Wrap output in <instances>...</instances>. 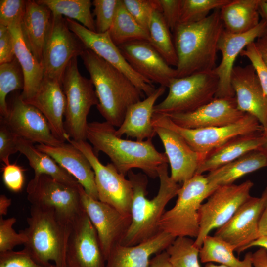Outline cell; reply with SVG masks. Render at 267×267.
<instances>
[{
	"label": "cell",
	"mask_w": 267,
	"mask_h": 267,
	"mask_svg": "<svg viewBox=\"0 0 267 267\" xmlns=\"http://www.w3.org/2000/svg\"><path fill=\"white\" fill-rule=\"evenodd\" d=\"M37 2L47 7L52 14L64 15L81 23L89 30L95 32V20L91 13L90 0H37Z\"/></svg>",
	"instance_id": "cell-37"
},
{
	"label": "cell",
	"mask_w": 267,
	"mask_h": 267,
	"mask_svg": "<svg viewBox=\"0 0 267 267\" xmlns=\"http://www.w3.org/2000/svg\"><path fill=\"white\" fill-rule=\"evenodd\" d=\"M0 267H56L54 264L41 265L25 250L0 253Z\"/></svg>",
	"instance_id": "cell-45"
},
{
	"label": "cell",
	"mask_w": 267,
	"mask_h": 267,
	"mask_svg": "<svg viewBox=\"0 0 267 267\" xmlns=\"http://www.w3.org/2000/svg\"><path fill=\"white\" fill-rule=\"evenodd\" d=\"M253 182L247 180L239 184L218 187L202 203L199 210L200 230L194 240L200 248L204 238L215 229L225 224L251 196Z\"/></svg>",
	"instance_id": "cell-10"
},
{
	"label": "cell",
	"mask_w": 267,
	"mask_h": 267,
	"mask_svg": "<svg viewBox=\"0 0 267 267\" xmlns=\"http://www.w3.org/2000/svg\"><path fill=\"white\" fill-rule=\"evenodd\" d=\"M153 127L165 148L171 178L178 183H182L191 178L204 156L194 151L176 132L162 127Z\"/></svg>",
	"instance_id": "cell-23"
},
{
	"label": "cell",
	"mask_w": 267,
	"mask_h": 267,
	"mask_svg": "<svg viewBox=\"0 0 267 267\" xmlns=\"http://www.w3.org/2000/svg\"><path fill=\"white\" fill-rule=\"evenodd\" d=\"M261 0H230L220 10L224 29L231 33L246 32L260 22Z\"/></svg>",
	"instance_id": "cell-32"
},
{
	"label": "cell",
	"mask_w": 267,
	"mask_h": 267,
	"mask_svg": "<svg viewBox=\"0 0 267 267\" xmlns=\"http://www.w3.org/2000/svg\"><path fill=\"white\" fill-rule=\"evenodd\" d=\"M259 11L262 17L267 24V0H261L259 3Z\"/></svg>",
	"instance_id": "cell-57"
},
{
	"label": "cell",
	"mask_w": 267,
	"mask_h": 267,
	"mask_svg": "<svg viewBox=\"0 0 267 267\" xmlns=\"http://www.w3.org/2000/svg\"><path fill=\"white\" fill-rule=\"evenodd\" d=\"M36 147L71 175L89 196L98 200L94 172L88 158L79 149L69 142L58 146L39 144Z\"/></svg>",
	"instance_id": "cell-25"
},
{
	"label": "cell",
	"mask_w": 267,
	"mask_h": 267,
	"mask_svg": "<svg viewBox=\"0 0 267 267\" xmlns=\"http://www.w3.org/2000/svg\"><path fill=\"white\" fill-rule=\"evenodd\" d=\"M219 79L214 70L173 78L166 97L155 105L153 114L168 115L193 111L215 98Z\"/></svg>",
	"instance_id": "cell-8"
},
{
	"label": "cell",
	"mask_w": 267,
	"mask_h": 267,
	"mask_svg": "<svg viewBox=\"0 0 267 267\" xmlns=\"http://www.w3.org/2000/svg\"><path fill=\"white\" fill-rule=\"evenodd\" d=\"M158 2L164 19L173 32L179 23L182 0H158Z\"/></svg>",
	"instance_id": "cell-49"
},
{
	"label": "cell",
	"mask_w": 267,
	"mask_h": 267,
	"mask_svg": "<svg viewBox=\"0 0 267 267\" xmlns=\"http://www.w3.org/2000/svg\"><path fill=\"white\" fill-rule=\"evenodd\" d=\"M119 0H94L96 32L104 33L109 31L114 18Z\"/></svg>",
	"instance_id": "cell-42"
},
{
	"label": "cell",
	"mask_w": 267,
	"mask_h": 267,
	"mask_svg": "<svg viewBox=\"0 0 267 267\" xmlns=\"http://www.w3.org/2000/svg\"><path fill=\"white\" fill-rule=\"evenodd\" d=\"M223 30L220 9L200 21L177 26L173 31L177 78L216 68L218 43Z\"/></svg>",
	"instance_id": "cell-2"
},
{
	"label": "cell",
	"mask_w": 267,
	"mask_h": 267,
	"mask_svg": "<svg viewBox=\"0 0 267 267\" xmlns=\"http://www.w3.org/2000/svg\"><path fill=\"white\" fill-rule=\"evenodd\" d=\"M231 85L238 109L253 116L264 128H267V97L253 66H234Z\"/></svg>",
	"instance_id": "cell-21"
},
{
	"label": "cell",
	"mask_w": 267,
	"mask_h": 267,
	"mask_svg": "<svg viewBox=\"0 0 267 267\" xmlns=\"http://www.w3.org/2000/svg\"><path fill=\"white\" fill-rule=\"evenodd\" d=\"M216 188L203 174H196L183 182L178 190L176 204L165 211L160 220V231L168 233L175 238H196L200 230L199 209Z\"/></svg>",
	"instance_id": "cell-6"
},
{
	"label": "cell",
	"mask_w": 267,
	"mask_h": 267,
	"mask_svg": "<svg viewBox=\"0 0 267 267\" xmlns=\"http://www.w3.org/2000/svg\"><path fill=\"white\" fill-rule=\"evenodd\" d=\"M253 267H267V251L259 247L252 255Z\"/></svg>",
	"instance_id": "cell-53"
},
{
	"label": "cell",
	"mask_w": 267,
	"mask_h": 267,
	"mask_svg": "<svg viewBox=\"0 0 267 267\" xmlns=\"http://www.w3.org/2000/svg\"><path fill=\"white\" fill-rule=\"evenodd\" d=\"M122 0L128 12L148 32L153 12L156 10L161 11L158 0Z\"/></svg>",
	"instance_id": "cell-41"
},
{
	"label": "cell",
	"mask_w": 267,
	"mask_h": 267,
	"mask_svg": "<svg viewBox=\"0 0 267 267\" xmlns=\"http://www.w3.org/2000/svg\"><path fill=\"white\" fill-rule=\"evenodd\" d=\"M24 76L21 67L15 58L11 62L0 64V114L6 118L8 114L7 95L13 91L23 90Z\"/></svg>",
	"instance_id": "cell-38"
},
{
	"label": "cell",
	"mask_w": 267,
	"mask_h": 267,
	"mask_svg": "<svg viewBox=\"0 0 267 267\" xmlns=\"http://www.w3.org/2000/svg\"><path fill=\"white\" fill-rule=\"evenodd\" d=\"M28 226L21 231L26 237L25 250L43 265L54 262L56 267H67V251L72 223L53 209L31 206Z\"/></svg>",
	"instance_id": "cell-5"
},
{
	"label": "cell",
	"mask_w": 267,
	"mask_h": 267,
	"mask_svg": "<svg viewBox=\"0 0 267 267\" xmlns=\"http://www.w3.org/2000/svg\"><path fill=\"white\" fill-rule=\"evenodd\" d=\"M67 262L79 267L105 266L96 231L85 211L72 223Z\"/></svg>",
	"instance_id": "cell-19"
},
{
	"label": "cell",
	"mask_w": 267,
	"mask_h": 267,
	"mask_svg": "<svg viewBox=\"0 0 267 267\" xmlns=\"http://www.w3.org/2000/svg\"><path fill=\"white\" fill-rule=\"evenodd\" d=\"M15 58L13 37L9 27L0 24V64Z\"/></svg>",
	"instance_id": "cell-50"
},
{
	"label": "cell",
	"mask_w": 267,
	"mask_h": 267,
	"mask_svg": "<svg viewBox=\"0 0 267 267\" xmlns=\"http://www.w3.org/2000/svg\"><path fill=\"white\" fill-rule=\"evenodd\" d=\"M86 49L81 40L70 30L66 18L52 13L41 62L44 77L57 80L62 84L64 71L70 61L81 56Z\"/></svg>",
	"instance_id": "cell-12"
},
{
	"label": "cell",
	"mask_w": 267,
	"mask_h": 267,
	"mask_svg": "<svg viewBox=\"0 0 267 267\" xmlns=\"http://www.w3.org/2000/svg\"><path fill=\"white\" fill-rule=\"evenodd\" d=\"M21 22L8 27L11 32L15 56L22 69L24 76V87L21 97L26 102L38 91L44 78V68L25 44L21 31Z\"/></svg>",
	"instance_id": "cell-30"
},
{
	"label": "cell",
	"mask_w": 267,
	"mask_h": 267,
	"mask_svg": "<svg viewBox=\"0 0 267 267\" xmlns=\"http://www.w3.org/2000/svg\"><path fill=\"white\" fill-rule=\"evenodd\" d=\"M267 167V154L261 148L208 172L206 177L211 185L218 188L234 184L242 177Z\"/></svg>",
	"instance_id": "cell-31"
},
{
	"label": "cell",
	"mask_w": 267,
	"mask_h": 267,
	"mask_svg": "<svg viewBox=\"0 0 267 267\" xmlns=\"http://www.w3.org/2000/svg\"><path fill=\"white\" fill-rule=\"evenodd\" d=\"M266 34L267 24L263 19L255 28L243 33H231L224 29L218 43V51L221 52L222 59L214 69L219 79L215 98L235 96L231 85V75L235 60L248 44Z\"/></svg>",
	"instance_id": "cell-17"
},
{
	"label": "cell",
	"mask_w": 267,
	"mask_h": 267,
	"mask_svg": "<svg viewBox=\"0 0 267 267\" xmlns=\"http://www.w3.org/2000/svg\"><path fill=\"white\" fill-rule=\"evenodd\" d=\"M16 144L18 151L27 158L30 166L34 171L33 178L46 175L68 185L78 186L79 184L71 175L49 155L38 150L33 143L17 137Z\"/></svg>",
	"instance_id": "cell-33"
},
{
	"label": "cell",
	"mask_w": 267,
	"mask_h": 267,
	"mask_svg": "<svg viewBox=\"0 0 267 267\" xmlns=\"http://www.w3.org/2000/svg\"><path fill=\"white\" fill-rule=\"evenodd\" d=\"M245 114L238 109L234 96L214 98L193 111L166 116L178 126L193 129L227 126L237 122Z\"/></svg>",
	"instance_id": "cell-22"
},
{
	"label": "cell",
	"mask_w": 267,
	"mask_h": 267,
	"mask_svg": "<svg viewBox=\"0 0 267 267\" xmlns=\"http://www.w3.org/2000/svg\"><path fill=\"white\" fill-rule=\"evenodd\" d=\"M62 87L66 99L64 116L66 133L75 141H86L87 117L91 108L98 104V100L90 79L79 72L77 57L72 58L67 65Z\"/></svg>",
	"instance_id": "cell-7"
},
{
	"label": "cell",
	"mask_w": 267,
	"mask_h": 267,
	"mask_svg": "<svg viewBox=\"0 0 267 267\" xmlns=\"http://www.w3.org/2000/svg\"><path fill=\"white\" fill-rule=\"evenodd\" d=\"M255 44L262 62L267 68V34L258 38Z\"/></svg>",
	"instance_id": "cell-54"
},
{
	"label": "cell",
	"mask_w": 267,
	"mask_h": 267,
	"mask_svg": "<svg viewBox=\"0 0 267 267\" xmlns=\"http://www.w3.org/2000/svg\"><path fill=\"white\" fill-rule=\"evenodd\" d=\"M261 197L264 201V208L259 221V237L261 236H267V184L262 192Z\"/></svg>",
	"instance_id": "cell-51"
},
{
	"label": "cell",
	"mask_w": 267,
	"mask_h": 267,
	"mask_svg": "<svg viewBox=\"0 0 267 267\" xmlns=\"http://www.w3.org/2000/svg\"><path fill=\"white\" fill-rule=\"evenodd\" d=\"M165 250L173 267H201L200 248L191 238L177 237Z\"/></svg>",
	"instance_id": "cell-39"
},
{
	"label": "cell",
	"mask_w": 267,
	"mask_h": 267,
	"mask_svg": "<svg viewBox=\"0 0 267 267\" xmlns=\"http://www.w3.org/2000/svg\"><path fill=\"white\" fill-rule=\"evenodd\" d=\"M116 130L106 121L88 123L86 138L93 145L95 153L101 151L106 154L123 175L138 168L151 178L158 177L159 167L168 163L166 154L158 151L152 140L124 139L116 134Z\"/></svg>",
	"instance_id": "cell-3"
},
{
	"label": "cell",
	"mask_w": 267,
	"mask_h": 267,
	"mask_svg": "<svg viewBox=\"0 0 267 267\" xmlns=\"http://www.w3.org/2000/svg\"><path fill=\"white\" fill-rule=\"evenodd\" d=\"M168 163L160 165L158 169L159 188L152 199L146 197L148 193L147 175L130 171L127 176L133 190L131 206V222L121 244L126 246L138 244L152 238L160 232L159 223L169 201L177 195L180 186L169 175Z\"/></svg>",
	"instance_id": "cell-1"
},
{
	"label": "cell",
	"mask_w": 267,
	"mask_h": 267,
	"mask_svg": "<svg viewBox=\"0 0 267 267\" xmlns=\"http://www.w3.org/2000/svg\"><path fill=\"white\" fill-rule=\"evenodd\" d=\"M25 102L34 106L43 113L57 139L65 142L70 138L64 127L66 99L60 82L44 77L36 94Z\"/></svg>",
	"instance_id": "cell-24"
},
{
	"label": "cell",
	"mask_w": 267,
	"mask_h": 267,
	"mask_svg": "<svg viewBox=\"0 0 267 267\" xmlns=\"http://www.w3.org/2000/svg\"><path fill=\"white\" fill-rule=\"evenodd\" d=\"M264 143L263 133L234 137L206 154L196 174L214 170L251 151L261 148Z\"/></svg>",
	"instance_id": "cell-29"
},
{
	"label": "cell",
	"mask_w": 267,
	"mask_h": 267,
	"mask_svg": "<svg viewBox=\"0 0 267 267\" xmlns=\"http://www.w3.org/2000/svg\"><path fill=\"white\" fill-rule=\"evenodd\" d=\"M233 247L216 236H207L200 248L199 257L202 263L216 262L230 267H253L252 253H246L240 260L234 254Z\"/></svg>",
	"instance_id": "cell-34"
},
{
	"label": "cell",
	"mask_w": 267,
	"mask_h": 267,
	"mask_svg": "<svg viewBox=\"0 0 267 267\" xmlns=\"http://www.w3.org/2000/svg\"><path fill=\"white\" fill-rule=\"evenodd\" d=\"M15 134L32 143L58 146L63 143L53 134L43 113L34 106L25 102L20 94L15 96L6 118L0 117Z\"/></svg>",
	"instance_id": "cell-16"
},
{
	"label": "cell",
	"mask_w": 267,
	"mask_h": 267,
	"mask_svg": "<svg viewBox=\"0 0 267 267\" xmlns=\"http://www.w3.org/2000/svg\"><path fill=\"white\" fill-rule=\"evenodd\" d=\"M264 208L261 197L251 196L231 218L217 229L215 236L231 244L238 254L259 237V224Z\"/></svg>",
	"instance_id": "cell-18"
},
{
	"label": "cell",
	"mask_w": 267,
	"mask_h": 267,
	"mask_svg": "<svg viewBox=\"0 0 267 267\" xmlns=\"http://www.w3.org/2000/svg\"><path fill=\"white\" fill-rule=\"evenodd\" d=\"M230 0H182L179 18L180 24L200 21L211 10L220 9Z\"/></svg>",
	"instance_id": "cell-40"
},
{
	"label": "cell",
	"mask_w": 267,
	"mask_h": 267,
	"mask_svg": "<svg viewBox=\"0 0 267 267\" xmlns=\"http://www.w3.org/2000/svg\"><path fill=\"white\" fill-rule=\"evenodd\" d=\"M52 17L51 10L36 0H26L20 24L24 41L34 56L42 62L44 44Z\"/></svg>",
	"instance_id": "cell-28"
},
{
	"label": "cell",
	"mask_w": 267,
	"mask_h": 267,
	"mask_svg": "<svg viewBox=\"0 0 267 267\" xmlns=\"http://www.w3.org/2000/svg\"><path fill=\"white\" fill-rule=\"evenodd\" d=\"M66 20L70 30L78 37L87 48L123 73L147 96L155 91L152 83L137 73L127 62L119 47L112 41L108 31L98 33L74 20L68 18Z\"/></svg>",
	"instance_id": "cell-15"
},
{
	"label": "cell",
	"mask_w": 267,
	"mask_h": 267,
	"mask_svg": "<svg viewBox=\"0 0 267 267\" xmlns=\"http://www.w3.org/2000/svg\"><path fill=\"white\" fill-rule=\"evenodd\" d=\"M26 10V0H0V24L9 27L21 22Z\"/></svg>",
	"instance_id": "cell-44"
},
{
	"label": "cell",
	"mask_w": 267,
	"mask_h": 267,
	"mask_svg": "<svg viewBox=\"0 0 267 267\" xmlns=\"http://www.w3.org/2000/svg\"><path fill=\"white\" fill-rule=\"evenodd\" d=\"M132 67L152 83L168 87L177 77V71L171 67L148 41H131L118 46Z\"/></svg>",
	"instance_id": "cell-20"
},
{
	"label": "cell",
	"mask_w": 267,
	"mask_h": 267,
	"mask_svg": "<svg viewBox=\"0 0 267 267\" xmlns=\"http://www.w3.org/2000/svg\"><path fill=\"white\" fill-rule=\"evenodd\" d=\"M170 30L159 10H155L148 27V42L170 66L177 67V54Z\"/></svg>",
	"instance_id": "cell-36"
},
{
	"label": "cell",
	"mask_w": 267,
	"mask_h": 267,
	"mask_svg": "<svg viewBox=\"0 0 267 267\" xmlns=\"http://www.w3.org/2000/svg\"><path fill=\"white\" fill-rule=\"evenodd\" d=\"M67 142L79 149L90 162L95 175L98 200L115 208L125 215H131L133 197L131 181L120 174L111 163L103 165L99 160L92 147L87 141Z\"/></svg>",
	"instance_id": "cell-11"
},
{
	"label": "cell",
	"mask_w": 267,
	"mask_h": 267,
	"mask_svg": "<svg viewBox=\"0 0 267 267\" xmlns=\"http://www.w3.org/2000/svg\"><path fill=\"white\" fill-rule=\"evenodd\" d=\"M240 55L250 61L258 76L264 94L267 97V68L262 62L255 42L248 44Z\"/></svg>",
	"instance_id": "cell-48"
},
{
	"label": "cell",
	"mask_w": 267,
	"mask_h": 267,
	"mask_svg": "<svg viewBox=\"0 0 267 267\" xmlns=\"http://www.w3.org/2000/svg\"><path fill=\"white\" fill-rule=\"evenodd\" d=\"M17 138L6 124L0 119V160L3 164L9 163L10 156L18 151Z\"/></svg>",
	"instance_id": "cell-46"
},
{
	"label": "cell",
	"mask_w": 267,
	"mask_h": 267,
	"mask_svg": "<svg viewBox=\"0 0 267 267\" xmlns=\"http://www.w3.org/2000/svg\"><path fill=\"white\" fill-rule=\"evenodd\" d=\"M11 204V199L6 195L1 194L0 196V217L7 215L8 208Z\"/></svg>",
	"instance_id": "cell-55"
},
{
	"label": "cell",
	"mask_w": 267,
	"mask_h": 267,
	"mask_svg": "<svg viewBox=\"0 0 267 267\" xmlns=\"http://www.w3.org/2000/svg\"><path fill=\"white\" fill-rule=\"evenodd\" d=\"M166 88L160 86L149 96L128 107L121 126L116 134L121 137L126 135L137 141L152 140L156 133L152 125L153 109L157 100L165 92Z\"/></svg>",
	"instance_id": "cell-27"
},
{
	"label": "cell",
	"mask_w": 267,
	"mask_h": 267,
	"mask_svg": "<svg viewBox=\"0 0 267 267\" xmlns=\"http://www.w3.org/2000/svg\"><path fill=\"white\" fill-rule=\"evenodd\" d=\"M67 267H77V266H75L73 265H68Z\"/></svg>",
	"instance_id": "cell-60"
},
{
	"label": "cell",
	"mask_w": 267,
	"mask_h": 267,
	"mask_svg": "<svg viewBox=\"0 0 267 267\" xmlns=\"http://www.w3.org/2000/svg\"><path fill=\"white\" fill-rule=\"evenodd\" d=\"M253 247H259L265 249L267 251V236H261L252 242L247 248L249 249Z\"/></svg>",
	"instance_id": "cell-56"
},
{
	"label": "cell",
	"mask_w": 267,
	"mask_h": 267,
	"mask_svg": "<svg viewBox=\"0 0 267 267\" xmlns=\"http://www.w3.org/2000/svg\"><path fill=\"white\" fill-rule=\"evenodd\" d=\"M79 185H68L42 175L29 182L26 188L27 199L32 206L54 210L72 223L84 212Z\"/></svg>",
	"instance_id": "cell-13"
},
{
	"label": "cell",
	"mask_w": 267,
	"mask_h": 267,
	"mask_svg": "<svg viewBox=\"0 0 267 267\" xmlns=\"http://www.w3.org/2000/svg\"><path fill=\"white\" fill-rule=\"evenodd\" d=\"M16 222L14 217H0V253L12 251L16 246L25 243L24 234L21 231L17 233L13 228Z\"/></svg>",
	"instance_id": "cell-43"
},
{
	"label": "cell",
	"mask_w": 267,
	"mask_h": 267,
	"mask_svg": "<svg viewBox=\"0 0 267 267\" xmlns=\"http://www.w3.org/2000/svg\"><path fill=\"white\" fill-rule=\"evenodd\" d=\"M263 135L264 137V143L262 148L267 154V128H264L263 132Z\"/></svg>",
	"instance_id": "cell-58"
},
{
	"label": "cell",
	"mask_w": 267,
	"mask_h": 267,
	"mask_svg": "<svg viewBox=\"0 0 267 267\" xmlns=\"http://www.w3.org/2000/svg\"><path fill=\"white\" fill-rule=\"evenodd\" d=\"M2 178L6 187L13 192H19L23 188L24 181V170L15 164H3Z\"/></svg>",
	"instance_id": "cell-47"
},
{
	"label": "cell",
	"mask_w": 267,
	"mask_h": 267,
	"mask_svg": "<svg viewBox=\"0 0 267 267\" xmlns=\"http://www.w3.org/2000/svg\"><path fill=\"white\" fill-rule=\"evenodd\" d=\"M80 56L94 87L97 109L106 122L119 128L128 107L141 100L144 93L125 75L91 50L87 48Z\"/></svg>",
	"instance_id": "cell-4"
},
{
	"label": "cell",
	"mask_w": 267,
	"mask_h": 267,
	"mask_svg": "<svg viewBox=\"0 0 267 267\" xmlns=\"http://www.w3.org/2000/svg\"><path fill=\"white\" fill-rule=\"evenodd\" d=\"M83 209L96 231L101 249L106 261L111 250L121 242L131 222V215H125L114 207L89 196L80 184Z\"/></svg>",
	"instance_id": "cell-14"
},
{
	"label": "cell",
	"mask_w": 267,
	"mask_h": 267,
	"mask_svg": "<svg viewBox=\"0 0 267 267\" xmlns=\"http://www.w3.org/2000/svg\"><path fill=\"white\" fill-rule=\"evenodd\" d=\"M204 267H230L226 265L220 264L219 265H215L212 263H207Z\"/></svg>",
	"instance_id": "cell-59"
},
{
	"label": "cell",
	"mask_w": 267,
	"mask_h": 267,
	"mask_svg": "<svg viewBox=\"0 0 267 267\" xmlns=\"http://www.w3.org/2000/svg\"><path fill=\"white\" fill-rule=\"evenodd\" d=\"M113 43L118 46L136 40H149L148 32L133 18L119 0L112 24L108 31Z\"/></svg>",
	"instance_id": "cell-35"
},
{
	"label": "cell",
	"mask_w": 267,
	"mask_h": 267,
	"mask_svg": "<svg viewBox=\"0 0 267 267\" xmlns=\"http://www.w3.org/2000/svg\"><path fill=\"white\" fill-rule=\"evenodd\" d=\"M176 238L160 231L149 239L137 245L121 244L110 252L105 267H148L153 255L165 250Z\"/></svg>",
	"instance_id": "cell-26"
},
{
	"label": "cell",
	"mask_w": 267,
	"mask_h": 267,
	"mask_svg": "<svg viewBox=\"0 0 267 267\" xmlns=\"http://www.w3.org/2000/svg\"><path fill=\"white\" fill-rule=\"evenodd\" d=\"M148 267H173L169 260L168 254L166 250L155 255L151 259Z\"/></svg>",
	"instance_id": "cell-52"
},
{
	"label": "cell",
	"mask_w": 267,
	"mask_h": 267,
	"mask_svg": "<svg viewBox=\"0 0 267 267\" xmlns=\"http://www.w3.org/2000/svg\"><path fill=\"white\" fill-rule=\"evenodd\" d=\"M153 126L172 130L179 134L195 152L204 157L208 153L237 136L261 134L264 127L253 116L245 114L237 122L222 127L187 129L175 124L167 116L153 114Z\"/></svg>",
	"instance_id": "cell-9"
}]
</instances>
